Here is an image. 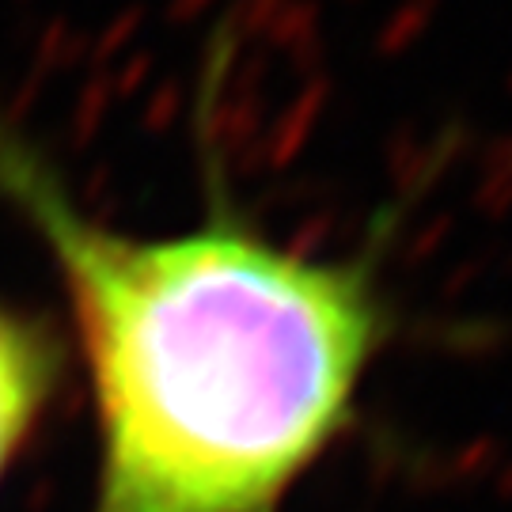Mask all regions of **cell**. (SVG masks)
Returning <instances> with one entry per match:
<instances>
[{
    "instance_id": "obj_1",
    "label": "cell",
    "mask_w": 512,
    "mask_h": 512,
    "mask_svg": "<svg viewBox=\"0 0 512 512\" xmlns=\"http://www.w3.org/2000/svg\"><path fill=\"white\" fill-rule=\"evenodd\" d=\"M202 99L205 209L167 236L99 224L0 118V198L54 258L88 368L92 512H281L357 425L399 327L380 277L399 209L357 255L274 243L232 198L213 84Z\"/></svg>"
},
{
    "instance_id": "obj_2",
    "label": "cell",
    "mask_w": 512,
    "mask_h": 512,
    "mask_svg": "<svg viewBox=\"0 0 512 512\" xmlns=\"http://www.w3.org/2000/svg\"><path fill=\"white\" fill-rule=\"evenodd\" d=\"M65 372V334L46 315L0 300V482L54 406Z\"/></svg>"
}]
</instances>
